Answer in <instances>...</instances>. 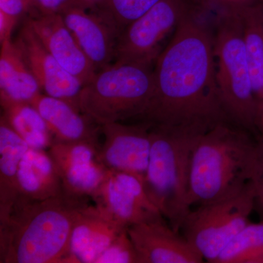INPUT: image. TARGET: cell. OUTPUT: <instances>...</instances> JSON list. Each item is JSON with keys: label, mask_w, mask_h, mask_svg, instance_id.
Returning a JSON list of instances; mask_svg holds the SVG:
<instances>
[{"label": "cell", "mask_w": 263, "mask_h": 263, "mask_svg": "<svg viewBox=\"0 0 263 263\" xmlns=\"http://www.w3.org/2000/svg\"><path fill=\"white\" fill-rule=\"evenodd\" d=\"M209 13L197 5L179 24L156 60L153 93L146 110L136 121L202 132L230 122L216 85Z\"/></svg>", "instance_id": "6da1fadb"}, {"label": "cell", "mask_w": 263, "mask_h": 263, "mask_svg": "<svg viewBox=\"0 0 263 263\" xmlns=\"http://www.w3.org/2000/svg\"><path fill=\"white\" fill-rule=\"evenodd\" d=\"M262 149V140L229 121L204 133L192 157L191 206L226 200L253 185Z\"/></svg>", "instance_id": "7a4b0ae2"}, {"label": "cell", "mask_w": 263, "mask_h": 263, "mask_svg": "<svg viewBox=\"0 0 263 263\" xmlns=\"http://www.w3.org/2000/svg\"><path fill=\"white\" fill-rule=\"evenodd\" d=\"M86 198L66 192L43 200L17 197L0 224V262L70 263L71 233Z\"/></svg>", "instance_id": "3957f363"}, {"label": "cell", "mask_w": 263, "mask_h": 263, "mask_svg": "<svg viewBox=\"0 0 263 263\" xmlns=\"http://www.w3.org/2000/svg\"><path fill=\"white\" fill-rule=\"evenodd\" d=\"M205 132L193 128L152 126L145 189L171 228L180 233L190 212V167L194 148Z\"/></svg>", "instance_id": "277c9868"}, {"label": "cell", "mask_w": 263, "mask_h": 263, "mask_svg": "<svg viewBox=\"0 0 263 263\" xmlns=\"http://www.w3.org/2000/svg\"><path fill=\"white\" fill-rule=\"evenodd\" d=\"M240 9L214 11L212 22L216 85L230 122L262 140L258 105L246 52Z\"/></svg>", "instance_id": "5b68a950"}, {"label": "cell", "mask_w": 263, "mask_h": 263, "mask_svg": "<svg viewBox=\"0 0 263 263\" xmlns=\"http://www.w3.org/2000/svg\"><path fill=\"white\" fill-rule=\"evenodd\" d=\"M152 65L115 62L98 71L83 86L79 108L100 126L136 120L153 93Z\"/></svg>", "instance_id": "8992f818"}, {"label": "cell", "mask_w": 263, "mask_h": 263, "mask_svg": "<svg viewBox=\"0 0 263 263\" xmlns=\"http://www.w3.org/2000/svg\"><path fill=\"white\" fill-rule=\"evenodd\" d=\"M256 200L253 184L236 196L199 205L190 211L183 221V236L204 260L215 263L223 249L251 222Z\"/></svg>", "instance_id": "52a82bcc"}, {"label": "cell", "mask_w": 263, "mask_h": 263, "mask_svg": "<svg viewBox=\"0 0 263 263\" xmlns=\"http://www.w3.org/2000/svg\"><path fill=\"white\" fill-rule=\"evenodd\" d=\"M197 7L195 0H160L128 24L117 38L115 62L152 65L183 18Z\"/></svg>", "instance_id": "ba28073f"}, {"label": "cell", "mask_w": 263, "mask_h": 263, "mask_svg": "<svg viewBox=\"0 0 263 263\" xmlns=\"http://www.w3.org/2000/svg\"><path fill=\"white\" fill-rule=\"evenodd\" d=\"M92 198L97 206L127 228L138 223L164 219L148 196L143 178L137 175L109 170L105 181Z\"/></svg>", "instance_id": "9c48e42d"}, {"label": "cell", "mask_w": 263, "mask_h": 263, "mask_svg": "<svg viewBox=\"0 0 263 263\" xmlns=\"http://www.w3.org/2000/svg\"><path fill=\"white\" fill-rule=\"evenodd\" d=\"M152 125L109 123L101 126L104 142L98 160L110 171L129 173L144 178L152 146Z\"/></svg>", "instance_id": "30bf717a"}, {"label": "cell", "mask_w": 263, "mask_h": 263, "mask_svg": "<svg viewBox=\"0 0 263 263\" xmlns=\"http://www.w3.org/2000/svg\"><path fill=\"white\" fill-rule=\"evenodd\" d=\"M15 43L45 94L65 100L81 111L82 84L43 46L28 21L24 22Z\"/></svg>", "instance_id": "8fae6325"}, {"label": "cell", "mask_w": 263, "mask_h": 263, "mask_svg": "<svg viewBox=\"0 0 263 263\" xmlns=\"http://www.w3.org/2000/svg\"><path fill=\"white\" fill-rule=\"evenodd\" d=\"M98 146L86 142L60 143L51 157L57 164L67 193L93 197L102 186L109 170L98 160Z\"/></svg>", "instance_id": "7c38bea8"}, {"label": "cell", "mask_w": 263, "mask_h": 263, "mask_svg": "<svg viewBox=\"0 0 263 263\" xmlns=\"http://www.w3.org/2000/svg\"><path fill=\"white\" fill-rule=\"evenodd\" d=\"M140 263H201V254L179 233L157 219L128 227Z\"/></svg>", "instance_id": "4fadbf2b"}, {"label": "cell", "mask_w": 263, "mask_h": 263, "mask_svg": "<svg viewBox=\"0 0 263 263\" xmlns=\"http://www.w3.org/2000/svg\"><path fill=\"white\" fill-rule=\"evenodd\" d=\"M27 20L43 46L83 86L92 79L96 69L85 55L61 15L38 13Z\"/></svg>", "instance_id": "5bb4252c"}, {"label": "cell", "mask_w": 263, "mask_h": 263, "mask_svg": "<svg viewBox=\"0 0 263 263\" xmlns=\"http://www.w3.org/2000/svg\"><path fill=\"white\" fill-rule=\"evenodd\" d=\"M86 8L72 7L60 15L98 72L114 60L119 32L103 15L88 13Z\"/></svg>", "instance_id": "9a60e30c"}, {"label": "cell", "mask_w": 263, "mask_h": 263, "mask_svg": "<svg viewBox=\"0 0 263 263\" xmlns=\"http://www.w3.org/2000/svg\"><path fill=\"white\" fill-rule=\"evenodd\" d=\"M127 228L96 205H86L77 216L71 233L70 263H95Z\"/></svg>", "instance_id": "2e32d148"}, {"label": "cell", "mask_w": 263, "mask_h": 263, "mask_svg": "<svg viewBox=\"0 0 263 263\" xmlns=\"http://www.w3.org/2000/svg\"><path fill=\"white\" fill-rule=\"evenodd\" d=\"M42 116L53 137L64 143L88 142L101 146V126L65 100L40 94L31 103Z\"/></svg>", "instance_id": "e0dca14e"}, {"label": "cell", "mask_w": 263, "mask_h": 263, "mask_svg": "<svg viewBox=\"0 0 263 263\" xmlns=\"http://www.w3.org/2000/svg\"><path fill=\"white\" fill-rule=\"evenodd\" d=\"M18 196L43 200L65 193L57 164L48 152L29 148L18 171Z\"/></svg>", "instance_id": "ac0fdd59"}, {"label": "cell", "mask_w": 263, "mask_h": 263, "mask_svg": "<svg viewBox=\"0 0 263 263\" xmlns=\"http://www.w3.org/2000/svg\"><path fill=\"white\" fill-rule=\"evenodd\" d=\"M29 146L0 118V224L8 220L18 196V171Z\"/></svg>", "instance_id": "d6986e66"}, {"label": "cell", "mask_w": 263, "mask_h": 263, "mask_svg": "<svg viewBox=\"0 0 263 263\" xmlns=\"http://www.w3.org/2000/svg\"><path fill=\"white\" fill-rule=\"evenodd\" d=\"M41 91L15 42L1 44L0 100L31 103Z\"/></svg>", "instance_id": "ffe728a7"}, {"label": "cell", "mask_w": 263, "mask_h": 263, "mask_svg": "<svg viewBox=\"0 0 263 263\" xmlns=\"http://www.w3.org/2000/svg\"><path fill=\"white\" fill-rule=\"evenodd\" d=\"M8 124L23 138L29 148L46 149L51 147L53 137L44 119L31 103L0 100Z\"/></svg>", "instance_id": "44dd1931"}, {"label": "cell", "mask_w": 263, "mask_h": 263, "mask_svg": "<svg viewBox=\"0 0 263 263\" xmlns=\"http://www.w3.org/2000/svg\"><path fill=\"white\" fill-rule=\"evenodd\" d=\"M240 12L246 52L259 115L263 102V3L240 8Z\"/></svg>", "instance_id": "7402d4cb"}, {"label": "cell", "mask_w": 263, "mask_h": 263, "mask_svg": "<svg viewBox=\"0 0 263 263\" xmlns=\"http://www.w3.org/2000/svg\"><path fill=\"white\" fill-rule=\"evenodd\" d=\"M215 263H263V221L250 222L240 230Z\"/></svg>", "instance_id": "603a6c76"}, {"label": "cell", "mask_w": 263, "mask_h": 263, "mask_svg": "<svg viewBox=\"0 0 263 263\" xmlns=\"http://www.w3.org/2000/svg\"><path fill=\"white\" fill-rule=\"evenodd\" d=\"M160 0H100L99 14L117 27L119 34L128 24L148 11Z\"/></svg>", "instance_id": "cb8c5ba5"}, {"label": "cell", "mask_w": 263, "mask_h": 263, "mask_svg": "<svg viewBox=\"0 0 263 263\" xmlns=\"http://www.w3.org/2000/svg\"><path fill=\"white\" fill-rule=\"evenodd\" d=\"M127 228L117 235L95 263H140L138 252L128 233Z\"/></svg>", "instance_id": "d4e9b609"}, {"label": "cell", "mask_w": 263, "mask_h": 263, "mask_svg": "<svg viewBox=\"0 0 263 263\" xmlns=\"http://www.w3.org/2000/svg\"><path fill=\"white\" fill-rule=\"evenodd\" d=\"M200 9L206 12L228 8H242L263 3V0H195Z\"/></svg>", "instance_id": "484cf974"}, {"label": "cell", "mask_w": 263, "mask_h": 263, "mask_svg": "<svg viewBox=\"0 0 263 263\" xmlns=\"http://www.w3.org/2000/svg\"><path fill=\"white\" fill-rule=\"evenodd\" d=\"M36 2L38 11L41 14H61L65 10L74 6L87 8L81 0H36Z\"/></svg>", "instance_id": "4316f807"}, {"label": "cell", "mask_w": 263, "mask_h": 263, "mask_svg": "<svg viewBox=\"0 0 263 263\" xmlns=\"http://www.w3.org/2000/svg\"><path fill=\"white\" fill-rule=\"evenodd\" d=\"M0 10L20 19L29 13H33L35 10L33 9L25 0H0Z\"/></svg>", "instance_id": "83f0119b"}, {"label": "cell", "mask_w": 263, "mask_h": 263, "mask_svg": "<svg viewBox=\"0 0 263 263\" xmlns=\"http://www.w3.org/2000/svg\"><path fill=\"white\" fill-rule=\"evenodd\" d=\"M18 18L11 16L0 10V43L3 44L6 41H11L13 32Z\"/></svg>", "instance_id": "f1b7e54d"}, {"label": "cell", "mask_w": 263, "mask_h": 263, "mask_svg": "<svg viewBox=\"0 0 263 263\" xmlns=\"http://www.w3.org/2000/svg\"><path fill=\"white\" fill-rule=\"evenodd\" d=\"M254 186L255 188L257 200L260 202L263 208V140L262 154H261L260 160H259L258 168H257L255 179L254 180Z\"/></svg>", "instance_id": "f546056e"}, {"label": "cell", "mask_w": 263, "mask_h": 263, "mask_svg": "<svg viewBox=\"0 0 263 263\" xmlns=\"http://www.w3.org/2000/svg\"><path fill=\"white\" fill-rule=\"evenodd\" d=\"M259 133H260L261 137H262V133L263 130V102L262 104V106H261L260 110H259Z\"/></svg>", "instance_id": "4dcf8cb0"}, {"label": "cell", "mask_w": 263, "mask_h": 263, "mask_svg": "<svg viewBox=\"0 0 263 263\" xmlns=\"http://www.w3.org/2000/svg\"><path fill=\"white\" fill-rule=\"evenodd\" d=\"M81 1L87 8H89V7L95 6L100 0H81Z\"/></svg>", "instance_id": "1f68e13d"}, {"label": "cell", "mask_w": 263, "mask_h": 263, "mask_svg": "<svg viewBox=\"0 0 263 263\" xmlns=\"http://www.w3.org/2000/svg\"><path fill=\"white\" fill-rule=\"evenodd\" d=\"M25 1L27 2V3H28V4L30 5L31 7H32L33 9L37 10L38 11L37 2H36V0H25Z\"/></svg>", "instance_id": "d6a6232c"}, {"label": "cell", "mask_w": 263, "mask_h": 263, "mask_svg": "<svg viewBox=\"0 0 263 263\" xmlns=\"http://www.w3.org/2000/svg\"><path fill=\"white\" fill-rule=\"evenodd\" d=\"M262 140H263V130H262Z\"/></svg>", "instance_id": "836d02e7"}]
</instances>
